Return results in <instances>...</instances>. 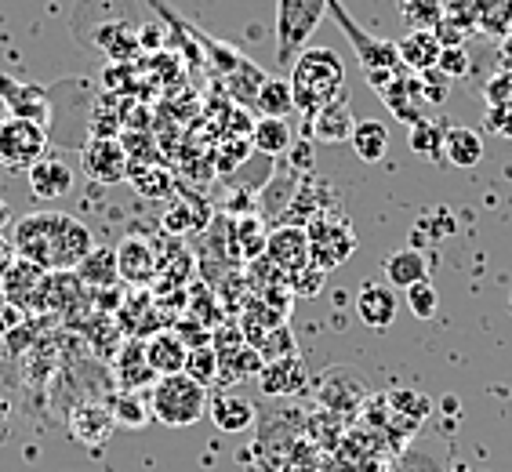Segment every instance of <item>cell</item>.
<instances>
[{
	"label": "cell",
	"instance_id": "1",
	"mask_svg": "<svg viewBox=\"0 0 512 472\" xmlns=\"http://www.w3.org/2000/svg\"><path fill=\"white\" fill-rule=\"evenodd\" d=\"M11 244H15L19 258L37 262L48 273H59V269H77L95 251V236L73 215H62V211H33V215L15 222Z\"/></svg>",
	"mask_w": 512,
	"mask_h": 472
},
{
	"label": "cell",
	"instance_id": "2",
	"mask_svg": "<svg viewBox=\"0 0 512 472\" xmlns=\"http://www.w3.org/2000/svg\"><path fill=\"white\" fill-rule=\"evenodd\" d=\"M291 91H295L298 113H320L335 99H342L345 88V62L335 48H306L291 66Z\"/></svg>",
	"mask_w": 512,
	"mask_h": 472
},
{
	"label": "cell",
	"instance_id": "3",
	"mask_svg": "<svg viewBox=\"0 0 512 472\" xmlns=\"http://www.w3.org/2000/svg\"><path fill=\"white\" fill-rule=\"evenodd\" d=\"M149 411L160 425H171V429H186V425H197L207 414V385L193 382L186 371L182 374H164L153 385V396H149Z\"/></svg>",
	"mask_w": 512,
	"mask_h": 472
},
{
	"label": "cell",
	"instance_id": "4",
	"mask_svg": "<svg viewBox=\"0 0 512 472\" xmlns=\"http://www.w3.org/2000/svg\"><path fill=\"white\" fill-rule=\"evenodd\" d=\"M324 15L327 0H276V59L280 66H295Z\"/></svg>",
	"mask_w": 512,
	"mask_h": 472
},
{
	"label": "cell",
	"instance_id": "5",
	"mask_svg": "<svg viewBox=\"0 0 512 472\" xmlns=\"http://www.w3.org/2000/svg\"><path fill=\"white\" fill-rule=\"evenodd\" d=\"M309 262L316 269H331L345 266L356 251V229L349 226V218L342 215H320L309 222Z\"/></svg>",
	"mask_w": 512,
	"mask_h": 472
},
{
	"label": "cell",
	"instance_id": "6",
	"mask_svg": "<svg viewBox=\"0 0 512 472\" xmlns=\"http://www.w3.org/2000/svg\"><path fill=\"white\" fill-rule=\"evenodd\" d=\"M48 157V128L37 120L8 117L0 120V164L8 171H30Z\"/></svg>",
	"mask_w": 512,
	"mask_h": 472
},
{
	"label": "cell",
	"instance_id": "7",
	"mask_svg": "<svg viewBox=\"0 0 512 472\" xmlns=\"http://www.w3.org/2000/svg\"><path fill=\"white\" fill-rule=\"evenodd\" d=\"M327 11L338 19V26L345 30L349 44H353L356 59L364 66V77H375V73H400V51H396V40H382V37H367L360 26H356L349 15H345L342 0H327Z\"/></svg>",
	"mask_w": 512,
	"mask_h": 472
},
{
	"label": "cell",
	"instance_id": "8",
	"mask_svg": "<svg viewBox=\"0 0 512 472\" xmlns=\"http://www.w3.org/2000/svg\"><path fill=\"white\" fill-rule=\"evenodd\" d=\"M80 171L99 186H117L131 175V157L124 142L109 135H95L88 146L80 149Z\"/></svg>",
	"mask_w": 512,
	"mask_h": 472
},
{
	"label": "cell",
	"instance_id": "9",
	"mask_svg": "<svg viewBox=\"0 0 512 472\" xmlns=\"http://www.w3.org/2000/svg\"><path fill=\"white\" fill-rule=\"evenodd\" d=\"M117 269H120V280H124V284L146 287L157 280L160 258L146 236H124V240L117 244Z\"/></svg>",
	"mask_w": 512,
	"mask_h": 472
},
{
	"label": "cell",
	"instance_id": "10",
	"mask_svg": "<svg viewBox=\"0 0 512 472\" xmlns=\"http://www.w3.org/2000/svg\"><path fill=\"white\" fill-rule=\"evenodd\" d=\"M266 262L273 269H280L284 276L306 269L309 266V233L298 226H284V229H276V233H269Z\"/></svg>",
	"mask_w": 512,
	"mask_h": 472
},
{
	"label": "cell",
	"instance_id": "11",
	"mask_svg": "<svg viewBox=\"0 0 512 472\" xmlns=\"http://www.w3.org/2000/svg\"><path fill=\"white\" fill-rule=\"evenodd\" d=\"M396 309H400V298H396L393 284L367 280V284H360V291H356V316H360L371 331H385V327L393 324Z\"/></svg>",
	"mask_w": 512,
	"mask_h": 472
},
{
	"label": "cell",
	"instance_id": "12",
	"mask_svg": "<svg viewBox=\"0 0 512 472\" xmlns=\"http://www.w3.org/2000/svg\"><path fill=\"white\" fill-rule=\"evenodd\" d=\"M382 102L393 109L396 117L407 120V124H418L422 120V106H425V95H422V73H411V69H400L382 91Z\"/></svg>",
	"mask_w": 512,
	"mask_h": 472
},
{
	"label": "cell",
	"instance_id": "13",
	"mask_svg": "<svg viewBox=\"0 0 512 472\" xmlns=\"http://www.w3.org/2000/svg\"><path fill=\"white\" fill-rule=\"evenodd\" d=\"M44 280H48V269H40L37 262H26V258H15V266L0 280V291L30 313V305H44Z\"/></svg>",
	"mask_w": 512,
	"mask_h": 472
},
{
	"label": "cell",
	"instance_id": "14",
	"mask_svg": "<svg viewBox=\"0 0 512 472\" xmlns=\"http://www.w3.org/2000/svg\"><path fill=\"white\" fill-rule=\"evenodd\" d=\"M113 429H117V418L102 404H77L69 411V433L84 447H102L113 436Z\"/></svg>",
	"mask_w": 512,
	"mask_h": 472
},
{
	"label": "cell",
	"instance_id": "15",
	"mask_svg": "<svg viewBox=\"0 0 512 472\" xmlns=\"http://www.w3.org/2000/svg\"><path fill=\"white\" fill-rule=\"evenodd\" d=\"M26 182L37 200H62L73 189V168L59 157H44L26 171Z\"/></svg>",
	"mask_w": 512,
	"mask_h": 472
},
{
	"label": "cell",
	"instance_id": "16",
	"mask_svg": "<svg viewBox=\"0 0 512 472\" xmlns=\"http://www.w3.org/2000/svg\"><path fill=\"white\" fill-rule=\"evenodd\" d=\"M0 99L11 106V117H26V120H37L48 128L51 124V106H48V95L40 88H26L19 80H11L0 73Z\"/></svg>",
	"mask_w": 512,
	"mask_h": 472
},
{
	"label": "cell",
	"instance_id": "17",
	"mask_svg": "<svg viewBox=\"0 0 512 472\" xmlns=\"http://www.w3.org/2000/svg\"><path fill=\"white\" fill-rule=\"evenodd\" d=\"M396 51H400V66L411 69V73H429L440 62V51H444V40L436 37L433 30H411L407 37L396 40Z\"/></svg>",
	"mask_w": 512,
	"mask_h": 472
},
{
	"label": "cell",
	"instance_id": "18",
	"mask_svg": "<svg viewBox=\"0 0 512 472\" xmlns=\"http://www.w3.org/2000/svg\"><path fill=\"white\" fill-rule=\"evenodd\" d=\"M356 128V117H353V106L349 99H335L331 106H324L320 113H313V135L316 142H324V146H338V142H349Z\"/></svg>",
	"mask_w": 512,
	"mask_h": 472
},
{
	"label": "cell",
	"instance_id": "19",
	"mask_svg": "<svg viewBox=\"0 0 512 472\" xmlns=\"http://www.w3.org/2000/svg\"><path fill=\"white\" fill-rule=\"evenodd\" d=\"M146 356H149V367H153L160 378H164V374H182L189 360V345L182 342L178 331H157V335L146 342Z\"/></svg>",
	"mask_w": 512,
	"mask_h": 472
},
{
	"label": "cell",
	"instance_id": "20",
	"mask_svg": "<svg viewBox=\"0 0 512 472\" xmlns=\"http://www.w3.org/2000/svg\"><path fill=\"white\" fill-rule=\"evenodd\" d=\"M382 273H385V284L404 287L407 291V287L429 280V262H425V255L418 251V247H400V251H393V255H385Z\"/></svg>",
	"mask_w": 512,
	"mask_h": 472
},
{
	"label": "cell",
	"instance_id": "21",
	"mask_svg": "<svg viewBox=\"0 0 512 472\" xmlns=\"http://www.w3.org/2000/svg\"><path fill=\"white\" fill-rule=\"evenodd\" d=\"M117 378L131 393H138L142 385H157L160 374L149 367L146 342H124V349L117 353Z\"/></svg>",
	"mask_w": 512,
	"mask_h": 472
},
{
	"label": "cell",
	"instance_id": "22",
	"mask_svg": "<svg viewBox=\"0 0 512 472\" xmlns=\"http://www.w3.org/2000/svg\"><path fill=\"white\" fill-rule=\"evenodd\" d=\"M211 422L222 429V433H244V429H251L255 425V404L251 400H244L240 393H222L211 400Z\"/></svg>",
	"mask_w": 512,
	"mask_h": 472
},
{
	"label": "cell",
	"instance_id": "23",
	"mask_svg": "<svg viewBox=\"0 0 512 472\" xmlns=\"http://www.w3.org/2000/svg\"><path fill=\"white\" fill-rule=\"evenodd\" d=\"M73 273L80 276L84 287H95V291H109V287L120 284V269H117V247H95L84 262H80Z\"/></svg>",
	"mask_w": 512,
	"mask_h": 472
},
{
	"label": "cell",
	"instance_id": "24",
	"mask_svg": "<svg viewBox=\"0 0 512 472\" xmlns=\"http://www.w3.org/2000/svg\"><path fill=\"white\" fill-rule=\"evenodd\" d=\"M302 385H306V364L298 360V353H287V356H280V364L269 360V364L262 367V389H266L269 396L298 393Z\"/></svg>",
	"mask_w": 512,
	"mask_h": 472
},
{
	"label": "cell",
	"instance_id": "25",
	"mask_svg": "<svg viewBox=\"0 0 512 472\" xmlns=\"http://www.w3.org/2000/svg\"><path fill=\"white\" fill-rule=\"evenodd\" d=\"M444 160L451 168H476L483 160V135L476 128H462V124L447 128Z\"/></svg>",
	"mask_w": 512,
	"mask_h": 472
},
{
	"label": "cell",
	"instance_id": "26",
	"mask_svg": "<svg viewBox=\"0 0 512 472\" xmlns=\"http://www.w3.org/2000/svg\"><path fill=\"white\" fill-rule=\"evenodd\" d=\"M349 146H353V153L364 160V164H378V160L389 153V128H385L382 120H371V117L356 120Z\"/></svg>",
	"mask_w": 512,
	"mask_h": 472
},
{
	"label": "cell",
	"instance_id": "27",
	"mask_svg": "<svg viewBox=\"0 0 512 472\" xmlns=\"http://www.w3.org/2000/svg\"><path fill=\"white\" fill-rule=\"evenodd\" d=\"M444 138L447 124L444 120H418L411 124V135H407V146L418 160H444Z\"/></svg>",
	"mask_w": 512,
	"mask_h": 472
},
{
	"label": "cell",
	"instance_id": "28",
	"mask_svg": "<svg viewBox=\"0 0 512 472\" xmlns=\"http://www.w3.org/2000/svg\"><path fill=\"white\" fill-rule=\"evenodd\" d=\"M255 106L262 109V117L287 120L291 113H295V91H291V80L266 77L262 80V88H258V95H255Z\"/></svg>",
	"mask_w": 512,
	"mask_h": 472
},
{
	"label": "cell",
	"instance_id": "29",
	"mask_svg": "<svg viewBox=\"0 0 512 472\" xmlns=\"http://www.w3.org/2000/svg\"><path fill=\"white\" fill-rule=\"evenodd\" d=\"M258 153H266V157H280L291 149V124L280 117H262L255 124V135H251Z\"/></svg>",
	"mask_w": 512,
	"mask_h": 472
},
{
	"label": "cell",
	"instance_id": "30",
	"mask_svg": "<svg viewBox=\"0 0 512 472\" xmlns=\"http://www.w3.org/2000/svg\"><path fill=\"white\" fill-rule=\"evenodd\" d=\"M109 411H113L117 425H124V429H146V425L153 422V411H149V404L138 393H131V389H124V393L113 396Z\"/></svg>",
	"mask_w": 512,
	"mask_h": 472
},
{
	"label": "cell",
	"instance_id": "31",
	"mask_svg": "<svg viewBox=\"0 0 512 472\" xmlns=\"http://www.w3.org/2000/svg\"><path fill=\"white\" fill-rule=\"evenodd\" d=\"M218 371H222V364H218V353L211 349V345H197V349H189L186 374L193 378V382L211 385L218 378Z\"/></svg>",
	"mask_w": 512,
	"mask_h": 472
},
{
	"label": "cell",
	"instance_id": "32",
	"mask_svg": "<svg viewBox=\"0 0 512 472\" xmlns=\"http://www.w3.org/2000/svg\"><path fill=\"white\" fill-rule=\"evenodd\" d=\"M407 309H411L418 320H433L436 309H440V291L433 287V280H422V284L407 287Z\"/></svg>",
	"mask_w": 512,
	"mask_h": 472
},
{
	"label": "cell",
	"instance_id": "33",
	"mask_svg": "<svg viewBox=\"0 0 512 472\" xmlns=\"http://www.w3.org/2000/svg\"><path fill=\"white\" fill-rule=\"evenodd\" d=\"M483 99H487V106H512V73L509 69H498V73L483 84Z\"/></svg>",
	"mask_w": 512,
	"mask_h": 472
},
{
	"label": "cell",
	"instance_id": "34",
	"mask_svg": "<svg viewBox=\"0 0 512 472\" xmlns=\"http://www.w3.org/2000/svg\"><path fill=\"white\" fill-rule=\"evenodd\" d=\"M324 269H316L313 262H309L306 269H298V273L287 276V284H291V291H295L298 298H313L316 291H320V284H324Z\"/></svg>",
	"mask_w": 512,
	"mask_h": 472
},
{
	"label": "cell",
	"instance_id": "35",
	"mask_svg": "<svg viewBox=\"0 0 512 472\" xmlns=\"http://www.w3.org/2000/svg\"><path fill=\"white\" fill-rule=\"evenodd\" d=\"M436 69H440L447 80L469 77V55H465L462 44H458V48H444V51H440V62H436Z\"/></svg>",
	"mask_w": 512,
	"mask_h": 472
},
{
	"label": "cell",
	"instance_id": "36",
	"mask_svg": "<svg viewBox=\"0 0 512 472\" xmlns=\"http://www.w3.org/2000/svg\"><path fill=\"white\" fill-rule=\"evenodd\" d=\"M483 128L498 138H512V106H487V113H483Z\"/></svg>",
	"mask_w": 512,
	"mask_h": 472
},
{
	"label": "cell",
	"instance_id": "37",
	"mask_svg": "<svg viewBox=\"0 0 512 472\" xmlns=\"http://www.w3.org/2000/svg\"><path fill=\"white\" fill-rule=\"evenodd\" d=\"M131 182H135V189L138 193H146V197H164V193L171 189L164 171H135Z\"/></svg>",
	"mask_w": 512,
	"mask_h": 472
},
{
	"label": "cell",
	"instance_id": "38",
	"mask_svg": "<svg viewBox=\"0 0 512 472\" xmlns=\"http://www.w3.org/2000/svg\"><path fill=\"white\" fill-rule=\"evenodd\" d=\"M15 327H26V309L15 305L4 291H0V335L8 338Z\"/></svg>",
	"mask_w": 512,
	"mask_h": 472
},
{
	"label": "cell",
	"instance_id": "39",
	"mask_svg": "<svg viewBox=\"0 0 512 472\" xmlns=\"http://www.w3.org/2000/svg\"><path fill=\"white\" fill-rule=\"evenodd\" d=\"M15 258H19V251H15V244H11V240H4V236H0V280H4V273H8V269L15 266Z\"/></svg>",
	"mask_w": 512,
	"mask_h": 472
},
{
	"label": "cell",
	"instance_id": "40",
	"mask_svg": "<svg viewBox=\"0 0 512 472\" xmlns=\"http://www.w3.org/2000/svg\"><path fill=\"white\" fill-rule=\"evenodd\" d=\"M8 222H11V207H8V200L0 197V229L8 226Z\"/></svg>",
	"mask_w": 512,
	"mask_h": 472
},
{
	"label": "cell",
	"instance_id": "41",
	"mask_svg": "<svg viewBox=\"0 0 512 472\" xmlns=\"http://www.w3.org/2000/svg\"><path fill=\"white\" fill-rule=\"evenodd\" d=\"M4 429H8V418H4V414H0V436H4Z\"/></svg>",
	"mask_w": 512,
	"mask_h": 472
},
{
	"label": "cell",
	"instance_id": "42",
	"mask_svg": "<svg viewBox=\"0 0 512 472\" xmlns=\"http://www.w3.org/2000/svg\"><path fill=\"white\" fill-rule=\"evenodd\" d=\"M0 414H8V400L4 396H0Z\"/></svg>",
	"mask_w": 512,
	"mask_h": 472
},
{
	"label": "cell",
	"instance_id": "43",
	"mask_svg": "<svg viewBox=\"0 0 512 472\" xmlns=\"http://www.w3.org/2000/svg\"><path fill=\"white\" fill-rule=\"evenodd\" d=\"M0 356H4V335H0Z\"/></svg>",
	"mask_w": 512,
	"mask_h": 472
}]
</instances>
